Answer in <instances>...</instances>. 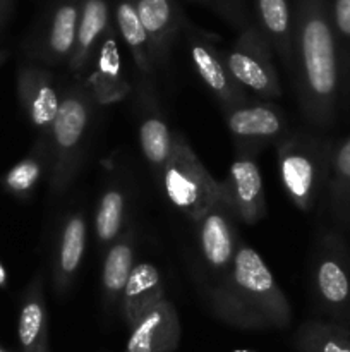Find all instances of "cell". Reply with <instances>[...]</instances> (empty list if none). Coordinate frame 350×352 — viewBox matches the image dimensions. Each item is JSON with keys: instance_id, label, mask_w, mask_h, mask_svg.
<instances>
[{"instance_id": "6da1fadb", "label": "cell", "mask_w": 350, "mask_h": 352, "mask_svg": "<svg viewBox=\"0 0 350 352\" xmlns=\"http://www.w3.org/2000/svg\"><path fill=\"white\" fill-rule=\"evenodd\" d=\"M294 78L305 122L318 129L331 127L342 95V81L331 9L326 0L295 2Z\"/></svg>"}, {"instance_id": "7a4b0ae2", "label": "cell", "mask_w": 350, "mask_h": 352, "mask_svg": "<svg viewBox=\"0 0 350 352\" xmlns=\"http://www.w3.org/2000/svg\"><path fill=\"white\" fill-rule=\"evenodd\" d=\"M213 316L237 330H285L292 308L259 253L240 241L229 270L209 289Z\"/></svg>"}, {"instance_id": "3957f363", "label": "cell", "mask_w": 350, "mask_h": 352, "mask_svg": "<svg viewBox=\"0 0 350 352\" xmlns=\"http://www.w3.org/2000/svg\"><path fill=\"white\" fill-rule=\"evenodd\" d=\"M98 107L84 79H71L62 91L60 107L48 134V188L55 198L71 189L82 168Z\"/></svg>"}, {"instance_id": "277c9868", "label": "cell", "mask_w": 350, "mask_h": 352, "mask_svg": "<svg viewBox=\"0 0 350 352\" xmlns=\"http://www.w3.org/2000/svg\"><path fill=\"white\" fill-rule=\"evenodd\" d=\"M277 148L281 188L292 205L309 213L326 186L331 141L309 133H288Z\"/></svg>"}, {"instance_id": "5b68a950", "label": "cell", "mask_w": 350, "mask_h": 352, "mask_svg": "<svg viewBox=\"0 0 350 352\" xmlns=\"http://www.w3.org/2000/svg\"><path fill=\"white\" fill-rule=\"evenodd\" d=\"M160 181L170 205L192 223L211 208L220 195V181L209 174L180 133H174V146Z\"/></svg>"}, {"instance_id": "8992f818", "label": "cell", "mask_w": 350, "mask_h": 352, "mask_svg": "<svg viewBox=\"0 0 350 352\" xmlns=\"http://www.w3.org/2000/svg\"><path fill=\"white\" fill-rule=\"evenodd\" d=\"M311 291L316 308L328 322L350 327V254L342 236L319 234L311 263Z\"/></svg>"}, {"instance_id": "52a82bcc", "label": "cell", "mask_w": 350, "mask_h": 352, "mask_svg": "<svg viewBox=\"0 0 350 352\" xmlns=\"http://www.w3.org/2000/svg\"><path fill=\"white\" fill-rule=\"evenodd\" d=\"M273 54L257 24H249L225 54V62L233 79L247 93H253L257 100L273 102L283 93Z\"/></svg>"}, {"instance_id": "ba28073f", "label": "cell", "mask_w": 350, "mask_h": 352, "mask_svg": "<svg viewBox=\"0 0 350 352\" xmlns=\"http://www.w3.org/2000/svg\"><path fill=\"white\" fill-rule=\"evenodd\" d=\"M223 119L233 143V153L256 157L270 144H277L290 133L285 112L277 103L250 98L225 110Z\"/></svg>"}, {"instance_id": "9c48e42d", "label": "cell", "mask_w": 350, "mask_h": 352, "mask_svg": "<svg viewBox=\"0 0 350 352\" xmlns=\"http://www.w3.org/2000/svg\"><path fill=\"white\" fill-rule=\"evenodd\" d=\"M237 217L230 210L229 203L218 195L211 208L196 222L198 229V244L202 263L216 280L225 274L235 258L237 248L242 239L237 229Z\"/></svg>"}, {"instance_id": "30bf717a", "label": "cell", "mask_w": 350, "mask_h": 352, "mask_svg": "<svg viewBox=\"0 0 350 352\" xmlns=\"http://www.w3.org/2000/svg\"><path fill=\"white\" fill-rule=\"evenodd\" d=\"M187 50L196 74L218 103L222 112L249 102V93L233 79L225 62V54H222L211 41L206 40L205 34L199 31H187Z\"/></svg>"}, {"instance_id": "8fae6325", "label": "cell", "mask_w": 350, "mask_h": 352, "mask_svg": "<svg viewBox=\"0 0 350 352\" xmlns=\"http://www.w3.org/2000/svg\"><path fill=\"white\" fill-rule=\"evenodd\" d=\"M220 192L244 226H256L266 217L263 175L256 157L233 153L226 177L220 181Z\"/></svg>"}, {"instance_id": "7c38bea8", "label": "cell", "mask_w": 350, "mask_h": 352, "mask_svg": "<svg viewBox=\"0 0 350 352\" xmlns=\"http://www.w3.org/2000/svg\"><path fill=\"white\" fill-rule=\"evenodd\" d=\"M16 88L26 119L36 129L38 136L47 138L57 117L62 95L54 72L38 62L21 64L17 69Z\"/></svg>"}, {"instance_id": "4fadbf2b", "label": "cell", "mask_w": 350, "mask_h": 352, "mask_svg": "<svg viewBox=\"0 0 350 352\" xmlns=\"http://www.w3.org/2000/svg\"><path fill=\"white\" fill-rule=\"evenodd\" d=\"M81 6L82 2L79 0H62L54 9L40 36L30 45L27 55L47 67L67 64L78 36Z\"/></svg>"}, {"instance_id": "5bb4252c", "label": "cell", "mask_w": 350, "mask_h": 352, "mask_svg": "<svg viewBox=\"0 0 350 352\" xmlns=\"http://www.w3.org/2000/svg\"><path fill=\"white\" fill-rule=\"evenodd\" d=\"M88 243V222L82 212H72L62 220L51 256V285L57 296H65L74 284Z\"/></svg>"}, {"instance_id": "9a60e30c", "label": "cell", "mask_w": 350, "mask_h": 352, "mask_svg": "<svg viewBox=\"0 0 350 352\" xmlns=\"http://www.w3.org/2000/svg\"><path fill=\"white\" fill-rule=\"evenodd\" d=\"M141 23L150 38L154 67L165 69L177 34L185 26L184 16L174 0H132Z\"/></svg>"}, {"instance_id": "2e32d148", "label": "cell", "mask_w": 350, "mask_h": 352, "mask_svg": "<svg viewBox=\"0 0 350 352\" xmlns=\"http://www.w3.org/2000/svg\"><path fill=\"white\" fill-rule=\"evenodd\" d=\"M182 327L174 302H158L129 330L124 352H175L180 344Z\"/></svg>"}, {"instance_id": "e0dca14e", "label": "cell", "mask_w": 350, "mask_h": 352, "mask_svg": "<svg viewBox=\"0 0 350 352\" xmlns=\"http://www.w3.org/2000/svg\"><path fill=\"white\" fill-rule=\"evenodd\" d=\"M108 30L110 10L106 0H82L74 50L65 64L71 79L81 81L88 76Z\"/></svg>"}, {"instance_id": "ac0fdd59", "label": "cell", "mask_w": 350, "mask_h": 352, "mask_svg": "<svg viewBox=\"0 0 350 352\" xmlns=\"http://www.w3.org/2000/svg\"><path fill=\"white\" fill-rule=\"evenodd\" d=\"M115 24L124 45L132 57L137 72V95H156V67L150 50V38L141 23L132 0H119L115 6Z\"/></svg>"}, {"instance_id": "d6986e66", "label": "cell", "mask_w": 350, "mask_h": 352, "mask_svg": "<svg viewBox=\"0 0 350 352\" xmlns=\"http://www.w3.org/2000/svg\"><path fill=\"white\" fill-rule=\"evenodd\" d=\"M47 299H45V275L38 272L27 284L17 315V344L19 352H50L48 336Z\"/></svg>"}, {"instance_id": "ffe728a7", "label": "cell", "mask_w": 350, "mask_h": 352, "mask_svg": "<svg viewBox=\"0 0 350 352\" xmlns=\"http://www.w3.org/2000/svg\"><path fill=\"white\" fill-rule=\"evenodd\" d=\"M84 81L100 107L119 102L130 91V86L124 78L119 41H117L112 28L103 38L95 62H93Z\"/></svg>"}, {"instance_id": "44dd1931", "label": "cell", "mask_w": 350, "mask_h": 352, "mask_svg": "<svg viewBox=\"0 0 350 352\" xmlns=\"http://www.w3.org/2000/svg\"><path fill=\"white\" fill-rule=\"evenodd\" d=\"M165 299L161 272L153 263L141 261L130 272L119 301L120 318L127 329H132L139 318Z\"/></svg>"}, {"instance_id": "7402d4cb", "label": "cell", "mask_w": 350, "mask_h": 352, "mask_svg": "<svg viewBox=\"0 0 350 352\" xmlns=\"http://www.w3.org/2000/svg\"><path fill=\"white\" fill-rule=\"evenodd\" d=\"M139 103V146L144 160L154 175L160 177L174 146V133L168 129L167 119L161 113L156 95L137 96Z\"/></svg>"}, {"instance_id": "603a6c76", "label": "cell", "mask_w": 350, "mask_h": 352, "mask_svg": "<svg viewBox=\"0 0 350 352\" xmlns=\"http://www.w3.org/2000/svg\"><path fill=\"white\" fill-rule=\"evenodd\" d=\"M136 227L129 223L122 236L106 250L102 267V301L106 309L119 306L127 278L136 267Z\"/></svg>"}, {"instance_id": "cb8c5ba5", "label": "cell", "mask_w": 350, "mask_h": 352, "mask_svg": "<svg viewBox=\"0 0 350 352\" xmlns=\"http://www.w3.org/2000/svg\"><path fill=\"white\" fill-rule=\"evenodd\" d=\"M257 14V28L281 64L294 74V19L288 0H254Z\"/></svg>"}, {"instance_id": "d4e9b609", "label": "cell", "mask_w": 350, "mask_h": 352, "mask_svg": "<svg viewBox=\"0 0 350 352\" xmlns=\"http://www.w3.org/2000/svg\"><path fill=\"white\" fill-rule=\"evenodd\" d=\"M325 189L333 220L350 229V136L331 143Z\"/></svg>"}, {"instance_id": "484cf974", "label": "cell", "mask_w": 350, "mask_h": 352, "mask_svg": "<svg viewBox=\"0 0 350 352\" xmlns=\"http://www.w3.org/2000/svg\"><path fill=\"white\" fill-rule=\"evenodd\" d=\"M50 168V143L48 136H38L33 148L24 158L14 164L0 179V186L7 195L17 199L33 196L43 175Z\"/></svg>"}, {"instance_id": "4316f807", "label": "cell", "mask_w": 350, "mask_h": 352, "mask_svg": "<svg viewBox=\"0 0 350 352\" xmlns=\"http://www.w3.org/2000/svg\"><path fill=\"white\" fill-rule=\"evenodd\" d=\"M127 229V192L120 184L103 191L95 213V236L102 248L108 250Z\"/></svg>"}, {"instance_id": "83f0119b", "label": "cell", "mask_w": 350, "mask_h": 352, "mask_svg": "<svg viewBox=\"0 0 350 352\" xmlns=\"http://www.w3.org/2000/svg\"><path fill=\"white\" fill-rule=\"evenodd\" d=\"M299 352H350V329L328 322L307 320L292 337Z\"/></svg>"}, {"instance_id": "f1b7e54d", "label": "cell", "mask_w": 350, "mask_h": 352, "mask_svg": "<svg viewBox=\"0 0 350 352\" xmlns=\"http://www.w3.org/2000/svg\"><path fill=\"white\" fill-rule=\"evenodd\" d=\"M331 24L340 58L342 95H350V0H333Z\"/></svg>"}, {"instance_id": "f546056e", "label": "cell", "mask_w": 350, "mask_h": 352, "mask_svg": "<svg viewBox=\"0 0 350 352\" xmlns=\"http://www.w3.org/2000/svg\"><path fill=\"white\" fill-rule=\"evenodd\" d=\"M199 2H205L208 6H211L220 16L225 17L229 23H232L233 26L237 28H246L249 26V21H247V14L246 9H242L237 0H199Z\"/></svg>"}, {"instance_id": "4dcf8cb0", "label": "cell", "mask_w": 350, "mask_h": 352, "mask_svg": "<svg viewBox=\"0 0 350 352\" xmlns=\"http://www.w3.org/2000/svg\"><path fill=\"white\" fill-rule=\"evenodd\" d=\"M5 284H7L5 268H3V265L0 263V287H5Z\"/></svg>"}, {"instance_id": "1f68e13d", "label": "cell", "mask_w": 350, "mask_h": 352, "mask_svg": "<svg viewBox=\"0 0 350 352\" xmlns=\"http://www.w3.org/2000/svg\"><path fill=\"white\" fill-rule=\"evenodd\" d=\"M7 57H9V54L5 50H0V65L7 60Z\"/></svg>"}, {"instance_id": "d6a6232c", "label": "cell", "mask_w": 350, "mask_h": 352, "mask_svg": "<svg viewBox=\"0 0 350 352\" xmlns=\"http://www.w3.org/2000/svg\"><path fill=\"white\" fill-rule=\"evenodd\" d=\"M0 352H10L9 349H5V347L2 346V344H0Z\"/></svg>"}, {"instance_id": "836d02e7", "label": "cell", "mask_w": 350, "mask_h": 352, "mask_svg": "<svg viewBox=\"0 0 350 352\" xmlns=\"http://www.w3.org/2000/svg\"><path fill=\"white\" fill-rule=\"evenodd\" d=\"M3 2H7V0H0V3H3Z\"/></svg>"}]
</instances>
